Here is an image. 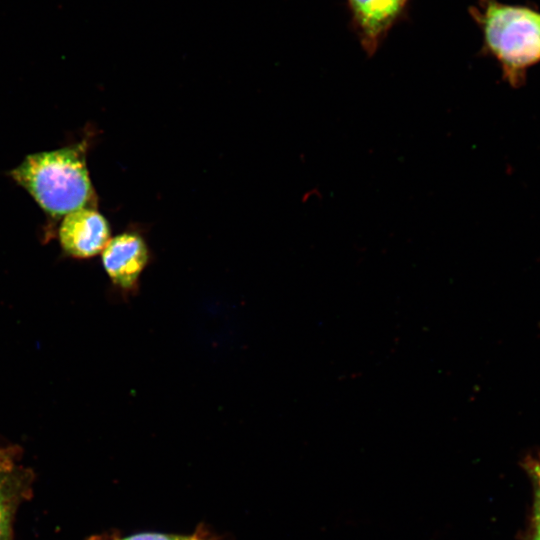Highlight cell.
I'll return each mask as SVG.
<instances>
[{"label": "cell", "mask_w": 540, "mask_h": 540, "mask_svg": "<svg viewBox=\"0 0 540 540\" xmlns=\"http://www.w3.org/2000/svg\"><path fill=\"white\" fill-rule=\"evenodd\" d=\"M469 13L480 28L483 51L497 60L511 87H521L528 70L540 63V10L499 0H477Z\"/></svg>", "instance_id": "1"}, {"label": "cell", "mask_w": 540, "mask_h": 540, "mask_svg": "<svg viewBox=\"0 0 540 540\" xmlns=\"http://www.w3.org/2000/svg\"><path fill=\"white\" fill-rule=\"evenodd\" d=\"M10 175L54 218L91 208L94 202L95 194L80 145L28 155Z\"/></svg>", "instance_id": "2"}, {"label": "cell", "mask_w": 540, "mask_h": 540, "mask_svg": "<svg viewBox=\"0 0 540 540\" xmlns=\"http://www.w3.org/2000/svg\"><path fill=\"white\" fill-rule=\"evenodd\" d=\"M110 240L107 220L93 208L66 214L59 227L63 250L75 258H90L103 251Z\"/></svg>", "instance_id": "3"}, {"label": "cell", "mask_w": 540, "mask_h": 540, "mask_svg": "<svg viewBox=\"0 0 540 540\" xmlns=\"http://www.w3.org/2000/svg\"><path fill=\"white\" fill-rule=\"evenodd\" d=\"M149 260L145 241L137 234L123 233L109 240L102 251V264L112 283L121 290H135Z\"/></svg>", "instance_id": "4"}, {"label": "cell", "mask_w": 540, "mask_h": 540, "mask_svg": "<svg viewBox=\"0 0 540 540\" xmlns=\"http://www.w3.org/2000/svg\"><path fill=\"white\" fill-rule=\"evenodd\" d=\"M33 473L19 460L14 447L0 446V540H13V520L19 505L32 492Z\"/></svg>", "instance_id": "5"}, {"label": "cell", "mask_w": 540, "mask_h": 540, "mask_svg": "<svg viewBox=\"0 0 540 540\" xmlns=\"http://www.w3.org/2000/svg\"><path fill=\"white\" fill-rule=\"evenodd\" d=\"M354 30L368 55L374 54L408 0H346Z\"/></svg>", "instance_id": "6"}, {"label": "cell", "mask_w": 540, "mask_h": 540, "mask_svg": "<svg viewBox=\"0 0 540 540\" xmlns=\"http://www.w3.org/2000/svg\"><path fill=\"white\" fill-rule=\"evenodd\" d=\"M189 535H175V534H164V533H139L131 536L111 539V540H188ZM91 540H104L100 538H94Z\"/></svg>", "instance_id": "7"}, {"label": "cell", "mask_w": 540, "mask_h": 540, "mask_svg": "<svg viewBox=\"0 0 540 540\" xmlns=\"http://www.w3.org/2000/svg\"><path fill=\"white\" fill-rule=\"evenodd\" d=\"M525 468L535 488V507L540 509V461L537 459H527Z\"/></svg>", "instance_id": "8"}, {"label": "cell", "mask_w": 540, "mask_h": 540, "mask_svg": "<svg viewBox=\"0 0 540 540\" xmlns=\"http://www.w3.org/2000/svg\"><path fill=\"white\" fill-rule=\"evenodd\" d=\"M530 540H540V509L534 507Z\"/></svg>", "instance_id": "9"}, {"label": "cell", "mask_w": 540, "mask_h": 540, "mask_svg": "<svg viewBox=\"0 0 540 540\" xmlns=\"http://www.w3.org/2000/svg\"><path fill=\"white\" fill-rule=\"evenodd\" d=\"M188 540H216L208 531L203 527H199L194 533L189 535Z\"/></svg>", "instance_id": "10"}]
</instances>
